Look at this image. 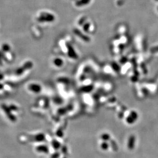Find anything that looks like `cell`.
<instances>
[{
	"label": "cell",
	"instance_id": "obj_1",
	"mask_svg": "<svg viewBox=\"0 0 158 158\" xmlns=\"http://www.w3.org/2000/svg\"><path fill=\"white\" fill-rule=\"evenodd\" d=\"M22 142H41L44 141L46 139V136L43 133L37 134L35 135L30 136H22L20 138Z\"/></svg>",
	"mask_w": 158,
	"mask_h": 158
},
{
	"label": "cell",
	"instance_id": "obj_2",
	"mask_svg": "<svg viewBox=\"0 0 158 158\" xmlns=\"http://www.w3.org/2000/svg\"><path fill=\"white\" fill-rule=\"evenodd\" d=\"M1 108L2 109L3 112L6 116L7 118L12 122H15L17 120L16 117L14 114H13V111L11 109L9 106H8L6 104H2L1 105Z\"/></svg>",
	"mask_w": 158,
	"mask_h": 158
},
{
	"label": "cell",
	"instance_id": "obj_3",
	"mask_svg": "<svg viewBox=\"0 0 158 158\" xmlns=\"http://www.w3.org/2000/svg\"><path fill=\"white\" fill-rule=\"evenodd\" d=\"M55 20V16L49 13L42 12L38 17L37 20L40 23L44 22H52Z\"/></svg>",
	"mask_w": 158,
	"mask_h": 158
},
{
	"label": "cell",
	"instance_id": "obj_4",
	"mask_svg": "<svg viewBox=\"0 0 158 158\" xmlns=\"http://www.w3.org/2000/svg\"><path fill=\"white\" fill-rule=\"evenodd\" d=\"M139 115L136 110H132L129 112V114L126 117L125 119L126 122L128 124L132 125L134 124L138 119Z\"/></svg>",
	"mask_w": 158,
	"mask_h": 158
},
{
	"label": "cell",
	"instance_id": "obj_5",
	"mask_svg": "<svg viewBox=\"0 0 158 158\" xmlns=\"http://www.w3.org/2000/svg\"><path fill=\"white\" fill-rule=\"evenodd\" d=\"M33 67V63L30 61H29L26 62H25L24 65H23L22 67H20L19 68L17 69L16 71H15V74L16 75H21L24 73V72L28 70L31 69Z\"/></svg>",
	"mask_w": 158,
	"mask_h": 158
},
{
	"label": "cell",
	"instance_id": "obj_6",
	"mask_svg": "<svg viewBox=\"0 0 158 158\" xmlns=\"http://www.w3.org/2000/svg\"><path fill=\"white\" fill-rule=\"evenodd\" d=\"M136 138L133 134H131L128 137L127 142V147L128 150H132L136 146Z\"/></svg>",
	"mask_w": 158,
	"mask_h": 158
},
{
	"label": "cell",
	"instance_id": "obj_7",
	"mask_svg": "<svg viewBox=\"0 0 158 158\" xmlns=\"http://www.w3.org/2000/svg\"><path fill=\"white\" fill-rule=\"evenodd\" d=\"M28 90L34 93H39L42 91V86L37 84H31L28 86Z\"/></svg>",
	"mask_w": 158,
	"mask_h": 158
},
{
	"label": "cell",
	"instance_id": "obj_8",
	"mask_svg": "<svg viewBox=\"0 0 158 158\" xmlns=\"http://www.w3.org/2000/svg\"><path fill=\"white\" fill-rule=\"evenodd\" d=\"M36 150L38 152H39V153H44V154H47L49 152V148L48 147V146H47L46 145H40L36 147Z\"/></svg>",
	"mask_w": 158,
	"mask_h": 158
},
{
	"label": "cell",
	"instance_id": "obj_9",
	"mask_svg": "<svg viewBox=\"0 0 158 158\" xmlns=\"http://www.w3.org/2000/svg\"><path fill=\"white\" fill-rule=\"evenodd\" d=\"M100 138L102 140V141L108 142L110 141L111 136L109 134L106 133H104L101 134Z\"/></svg>",
	"mask_w": 158,
	"mask_h": 158
},
{
	"label": "cell",
	"instance_id": "obj_10",
	"mask_svg": "<svg viewBox=\"0 0 158 158\" xmlns=\"http://www.w3.org/2000/svg\"><path fill=\"white\" fill-rule=\"evenodd\" d=\"M110 147V144L108 142L102 141L100 144V148L103 151H107Z\"/></svg>",
	"mask_w": 158,
	"mask_h": 158
},
{
	"label": "cell",
	"instance_id": "obj_11",
	"mask_svg": "<svg viewBox=\"0 0 158 158\" xmlns=\"http://www.w3.org/2000/svg\"><path fill=\"white\" fill-rule=\"evenodd\" d=\"M51 145L52 147H53L55 150H58L61 147V143L59 141H58L57 140H54L53 141L51 142Z\"/></svg>",
	"mask_w": 158,
	"mask_h": 158
},
{
	"label": "cell",
	"instance_id": "obj_12",
	"mask_svg": "<svg viewBox=\"0 0 158 158\" xmlns=\"http://www.w3.org/2000/svg\"><path fill=\"white\" fill-rule=\"evenodd\" d=\"M74 33L75 34L78 35V36L80 37L81 38H82L83 39H84V40L86 41V42H89V41L90 40V39H89V38L88 37L86 36H83V35L81 33V31H79L78 30H77V29H75V30H74Z\"/></svg>",
	"mask_w": 158,
	"mask_h": 158
},
{
	"label": "cell",
	"instance_id": "obj_13",
	"mask_svg": "<svg viewBox=\"0 0 158 158\" xmlns=\"http://www.w3.org/2000/svg\"><path fill=\"white\" fill-rule=\"evenodd\" d=\"M54 64L57 67H61L64 64L63 61L60 58H57L54 61Z\"/></svg>",
	"mask_w": 158,
	"mask_h": 158
},
{
	"label": "cell",
	"instance_id": "obj_14",
	"mask_svg": "<svg viewBox=\"0 0 158 158\" xmlns=\"http://www.w3.org/2000/svg\"><path fill=\"white\" fill-rule=\"evenodd\" d=\"M90 1V0H79L76 3V5L77 6H84L88 4Z\"/></svg>",
	"mask_w": 158,
	"mask_h": 158
},
{
	"label": "cell",
	"instance_id": "obj_15",
	"mask_svg": "<svg viewBox=\"0 0 158 158\" xmlns=\"http://www.w3.org/2000/svg\"><path fill=\"white\" fill-rule=\"evenodd\" d=\"M2 60H4L5 61H7V60L6 57H5L3 51H0V65H2Z\"/></svg>",
	"mask_w": 158,
	"mask_h": 158
},
{
	"label": "cell",
	"instance_id": "obj_16",
	"mask_svg": "<svg viewBox=\"0 0 158 158\" xmlns=\"http://www.w3.org/2000/svg\"><path fill=\"white\" fill-rule=\"evenodd\" d=\"M2 50L3 52H8L10 50V47L7 44H5L2 46Z\"/></svg>",
	"mask_w": 158,
	"mask_h": 158
},
{
	"label": "cell",
	"instance_id": "obj_17",
	"mask_svg": "<svg viewBox=\"0 0 158 158\" xmlns=\"http://www.w3.org/2000/svg\"><path fill=\"white\" fill-rule=\"evenodd\" d=\"M59 157H60V154L57 152V153L52 155L49 158H58Z\"/></svg>",
	"mask_w": 158,
	"mask_h": 158
},
{
	"label": "cell",
	"instance_id": "obj_18",
	"mask_svg": "<svg viewBox=\"0 0 158 158\" xmlns=\"http://www.w3.org/2000/svg\"><path fill=\"white\" fill-rule=\"evenodd\" d=\"M151 52H153V53H155V52H158V46L152 48L151 49Z\"/></svg>",
	"mask_w": 158,
	"mask_h": 158
},
{
	"label": "cell",
	"instance_id": "obj_19",
	"mask_svg": "<svg viewBox=\"0 0 158 158\" xmlns=\"http://www.w3.org/2000/svg\"><path fill=\"white\" fill-rule=\"evenodd\" d=\"M156 1H158V0H156Z\"/></svg>",
	"mask_w": 158,
	"mask_h": 158
},
{
	"label": "cell",
	"instance_id": "obj_20",
	"mask_svg": "<svg viewBox=\"0 0 158 158\" xmlns=\"http://www.w3.org/2000/svg\"><path fill=\"white\" fill-rule=\"evenodd\" d=\"M65 158V157H64V158Z\"/></svg>",
	"mask_w": 158,
	"mask_h": 158
},
{
	"label": "cell",
	"instance_id": "obj_21",
	"mask_svg": "<svg viewBox=\"0 0 158 158\" xmlns=\"http://www.w3.org/2000/svg\"></svg>",
	"mask_w": 158,
	"mask_h": 158
}]
</instances>
